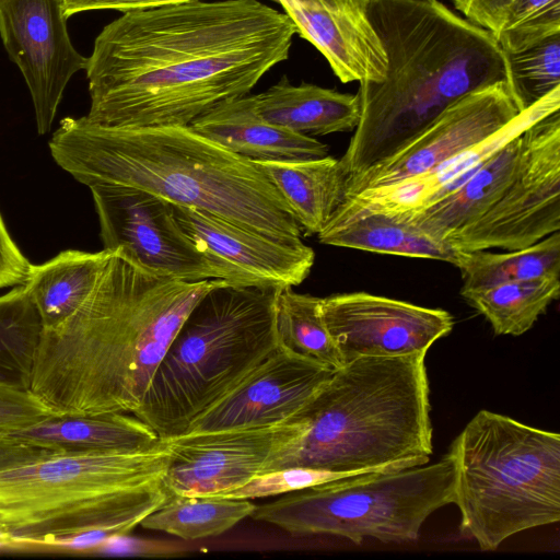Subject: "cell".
<instances>
[{
	"mask_svg": "<svg viewBox=\"0 0 560 560\" xmlns=\"http://www.w3.org/2000/svg\"><path fill=\"white\" fill-rule=\"evenodd\" d=\"M95 555L124 556L141 558H174L185 552L184 547L177 544L132 537L128 534L114 535L106 538L93 550Z\"/></svg>",
	"mask_w": 560,
	"mask_h": 560,
	"instance_id": "cell-36",
	"label": "cell"
},
{
	"mask_svg": "<svg viewBox=\"0 0 560 560\" xmlns=\"http://www.w3.org/2000/svg\"><path fill=\"white\" fill-rule=\"evenodd\" d=\"M459 529L493 551L521 532L560 520V435L480 410L447 452Z\"/></svg>",
	"mask_w": 560,
	"mask_h": 560,
	"instance_id": "cell-8",
	"label": "cell"
},
{
	"mask_svg": "<svg viewBox=\"0 0 560 560\" xmlns=\"http://www.w3.org/2000/svg\"><path fill=\"white\" fill-rule=\"evenodd\" d=\"M194 0H107L102 10H117L127 12L138 9L153 8L166 4L183 3Z\"/></svg>",
	"mask_w": 560,
	"mask_h": 560,
	"instance_id": "cell-40",
	"label": "cell"
},
{
	"mask_svg": "<svg viewBox=\"0 0 560 560\" xmlns=\"http://www.w3.org/2000/svg\"><path fill=\"white\" fill-rule=\"evenodd\" d=\"M425 354L362 357L335 370L292 416L302 431L276 447L259 474L294 466L364 474L429 463Z\"/></svg>",
	"mask_w": 560,
	"mask_h": 560,
	"instance_id": "cell-5",
	"label": "cell"
},
{
	"mask_svg": "<svg viewBox=\"0 0 560 560\" xmlns=\"http://www.w3.org/2000/svg\"><path fill=\"white\" fill-rule=\"evenodd\" d=\"M320 300L280 289L275 314L278 347L338 370L345 363L323 322Z\"/></svg>",
	"mask_w": 560,
	"mask_h": 560,
	"instance_id": "cell-30",
	"label": "cell"
},
{
	"mask_svg": "<svg viewBox=\"0 0 560 560\" xmlns=\"http://www.w3.org/2000/svg\"><path fill=\"white\" fill-rule=\"evenodd\" d=\"M257 505L247 499L190 497L170 493L140 526L186 540L219 536L250 516Z\"/></svg>",
	"mask_w": 560,
	"mask_h": 560,
	"instance_id": "cell-29",
	"label": "cell"
},
{
	"mask_svg": "<svg viewBox=\"0 0 560 560\" xmlns=\"http://www.w3.org/2000/svg\"><path fill=\"white\" fill-rule=\"evenodd\" d=\"M460 294L486 317L495 335L520 336L559 299L560 277L502 283Z\"/></svg>",
	"mask_w": 560,
	"mask_h": 560,
	"instance_id": "cell-28",
	"label": "cell"
},
{
	"mask_svg": "<svg viewBox=\"0 0 560 560\" xmlns=\"http://www.w3.org/2000/svg\"><path fill=\"white\" fill-rule=\"evenodd\" d=\"M560 109V88L518 114L486 140L442 162L432 170L386 186L346 197L327 224L380 212L399 217L412 213L456 191L502 145L542 117Z\"/></svg>",
	"mask_w": 560,
	"mask_h": 560,
	"instance_id": "cell-18",
	"label": "cell"
},
{
	"mask_svg": "<svg viewBox=\"0 0 560 560\" xmlns=\"http://www.w3.org/2000/svg\"><path fill=\"white\" fill-rule=\"evenodd\" d=\"M3 548H8V545H7L5 537L3 536V534L0 530V549H3Z\"/></svg>",
	"mask_w": 560,
	"mask_h": 560,
	"instance_id": "cell-42",
	"label": "cell"
},
{
	"mask_svg": "<svg viewBox=\"0 0 560 560\" xmlns=\"http://www.w3.org/2000/svg\"><path fill=\"white\" fill-rule=\"evenodd\" d=\"M504 55L508 82L521 112L560 88V33Z\"/></svg>",
	"mask_w": 560,
	"mask_h": 560,
	"instance_id": "cell-32",
	"label": "cell"
},
{
	"mask_svg": "<svg viewBox=\"0 0 560 560\" xmlns=\"http://www.w3.org/2000/svg\"><path fill=\"white\" fill-rule=\"evenodd\" d=\"M296 34L328 61L342 83L381 81L387 60L368 0H273Z\"/></svg>",
	"mask_w": 560,
	"mask_h": 560,
	"instance_id": "cell-19",
	"label": "cell"
},
{
	"mask_svg": "<svg viewBox=\"0 0 560 560\" xmlns=\"http://www.w3.org/2000/svg\"><path fill=\"white\" fill-rule=\"evenodd\" d=\"M560 33V0H514L495 36L503 52H515Z\"/></svg>",
	"mask_w": 560,
	"mask_h": 560,
	"instance_id": "cell-33",
	"label": "cell"
},
{
	"mask_svg": "<svg viewBox=\"0 0 560 560\" xmlns=\"http://www.w3.org/2000/svg\"><path fill=\"white\" fill-rule=\"evenodd\" d=\"M523 132L497 150L456 191L420 210L395 218L446 243L453 233L479 219L503 194L523 151Z\"/></svg>",
	"mask_w": 560,
	"mask_h": 560,
	"instance_id": "cell-21",
	"label": "cell"
},
{
	"mask_svg": "<svg viewBox=\"0 0 560 560\" xmlns=\"http://www.w3.org/2000/svg\"><path fill=\"white\" fill-rule=\"evenodd\" d=\"M189 127L228 151L250 161L304 160L328 155L316 138L267 121L255 95L228 98L197 117Z\"/></svg>",
	"mask_w": 560,
	"mask_h": 560,
	"instance_id": "cell-20",
	"label": "cell"
},
{
	"mask_svg": "<svg viewBox=\"0 0 560 560\" xmlns=\"http://www.w3.org/2000/svg\"><path fill=\"white\" fill-rule=\"evenodd\" d=\"M455 467L439 462L350 476L284 494L250 515L291 535L325 534L359 545L415 541L424 521L454 502Z\"/></svg>",
	"mask_w": 560,
	"mask_h": 560,
	"instance_id": "cell-9",
	"label": "cell"
},
{
	"mask_svg": "<svg viewBox=\"0 0 560 560\" xmlns=\"http://www.w3.org/2000/svg\"><path fill=\"white\" fill-rule=\"evenodd\" d=\"M222 281L162 277L114 250L77 311L42 328L27 390L55 417L132 415L189 312Z\"/></svg>",
	"mask_w": 560,
	"mask_h": 560,
	"instance_id": "cell-2",
	"label": "cell"
},
{
	"mask_svg": "<svg viewBox=\"0 0 560 560\" xmlns=\"http://www.w3.org/2000/svg\"><path fill=\"white\" fill-rule=\"evenodd\" d=\"M360 474L332 471L322 468L294 466L258 474L245 485L211 497L228 499H258L303 490L313 486Z\"/></svg>",
	"mask_w": 560,
	"mask_h": 560,
	"instance_id": "cell-34",
	"label": "cell"
},
{
	"mask_svg": "<svg viewBox=\"0 0 560 560\" xmlns=\"http://www.w3.org/2000/svg\"><path fill=\"white\" fill-rule=\"evenodd\" d=\"M387 67L360 83V117L340 159L348 176L395 154L465 95L508 81L505 55L487 30L439 0H368Z\"/></svg>",
	"mask_w": 560,
	"mask_h": 560,
	"instance_id": "cell-3",
	"label": "cell"
},
{
	"mask_svg": "<svg viewBox=\"0 0 560 560\" xmlns=\"http://www.w3.org/2000/svg\"><path fill=\"white\" fill-rule=\"evenodd\" d=\"M0 383H12V384H16V383H13L8 376H5L3 373L0 372ZM19 385V384H18Z\"/></svg>",
	"mask_w": 560,
	"mask_h": 560,
	"instance_id": "cell-43",
	"label": "cell"
},
{
	"mask_svg": "<svg viewBox=\"0 0 560 560\" xmlns=\"http://www.w3.org/2000/svg\"><path fill=\"white\" fill-rule=\"evenodd\" d=\"M114 252H60L51 259L33 265L24 283L38 313L42 328L52 327L86 300L94 290Z\"/></svg>",
	"mask_w": 560,
	"mask_h": 560,
	"instance_id": "cell-25",
	"label": "cell"
},
{
	"mask_svg": "<svg viewBox=\"0 0 560 560\" xmlns=\"http://www.w3.org/2000/svg\"><path fill=\"white\" fill-rule=\"evenodd\" d=\"M255 102L267 121L307 136L354 130L360 117L358 94L305 82L293 85L285 75L256 94Z\"/></svg>",
	"mask_w": 560,
	"mask_h": 560,
	"instance_id": "cell-24",
	"label": "cell"
},
{
	"mask_svg": "<svg viewBox=\"0 0 560 560\" xmlns=\"http://www.w3.org/2000/svg\"><path fill=\"white\" fill-rule=\"evenodd\" d=\"M48 147L57 165L89 188L135 187L275 238L302 236L281 194L250 160L189 126L117 128L66 117Z\"/></svg>",
	"mask_w": 560,
	"mask_h": 560,
	"instance_id": "cell-4",
	"label": "cell"
},
{
	"mask_svg": "<svg viewBox=\"0 0 560 560\" xmlns=\"http://www.w3.org/2000/svg\"><path fill=\"white\" fill-rule=\"evenodd\" d=\"M319 312L345 364L362 357L428 352L454 327V318L445 310L368 292L324 298Z\"/></svg>",
	"mask_w": 560,
	"mask_h": 560,
	"instance_id": "cell-13",
	"label": "cell"
},
{
	"mask_svg": "<svg viewBox=\"0 0 560 560\" xmlns=\"http://www.w3.org/2000/svg\"><path fill=\"white\" fill-rule=\"evenodd\" d=\"M67 19L62 0H0V36L28 88L39 135L50 131L65 89L88 66Z\"/></svg>",
	"mask_w": 560,
	"mask_h": 560,
	"instance_id": "cell-12",
	"label": "cell"
},
{
	"mask_svg": "<svg viewBox=\"0 0 560 560\" xmlns=\"http://www.w3.org/2000/svg\"><path fill=\"white\" fill-rule=\"evenodd\" d=\"M106 1L107 0H62L67 18L83 11L102 10Z\"/></svg>",
	"mask_w": 560,
	"mask_h": 560,
	"instance_id": "cell-41",
	"label": "cell"
},
{
	"mask_svg": "<svg viewBox=\"0 0 560 560\" xmlns=\"http://www.w3.org/2000/svg\"><path fill=\"white\" fill-rule=\"evenodd\" d=\"M320 243L338 247L410 258L456 264L458 252L411 223L380 212L363 213L337 224H327L318 234Z\"/></svg>",
	"mask_w": 560,
	"mask_h": 560,
	"instance_id": "cell-26",
	"label": "cell"
},
{
	"mask_svg": "<svg viewBox=\"0 0 560 560\" xmlns=\"http://www.w3.org/2000/svg\"><path fill=\"white\" fill-rule=\"evenodd\" d=\"M514 0H452L466 20L489 31L499 33L508 9Z\"/></svg>",
	"mask_w": 560,
	"mask_h": 560,
	"instance_id": "cell-38",
	"label": "cell"
},
{
	"mask_svg": "<svg viewBox=\"0 0 560 560\" xmlns=\"http://www.w3.org/2000/svg\"><path fill=\"white\" fill-rule=\"evenodd\" d=\"M335 370L278 349L197 416L184 434L281 423L298 412Z\"/></svg>",
	"mask_w": 560,
	"mask_h": 560,
	"instance_id": "cell-17",
	"label": "cell"
},
{
	"mask_svg": "<svg viewBox=\"0 0 560 560\" xmlns=\"http://www.w3.org/2000/svg\"><path fill=\"white\" fill-rule=\"evenodd\" d=\"M290 19L259 0H194L124 12L97 35L85 68V117L117 128L189 126L248 94L288 59Z\"/></svg>",
	"mask_w": 560,
	"mask_h": 560,
	"instance_id": "cell-1",
	"label": "cell"
},
{
	"mask_svg": "<svg viewBox=\"0 0 560 560\" xmlns=\"http://www.w3.org/2000/svg\"><path fill=\"white\" fill-rule=\"evenodd\" d=\"M301 431V423L291 417L272 425L167 439L171 456L163 486L168 493L190 497H211L234 490L258 475L273 450Z\"/></svg>",
	"mask_w": 560,
	"mask_h": 560,
	"instance_id": "cell-15",
	"label": "cell"
},
{
	"mask_svg": "<svg viewBox=\"0 0 560 560\" xmlns=\"http://www.w3.org/2000/svg\"><path fill=\"white\" fill-rule=\"evenodd\" d=\"M174 213L185 233L231 283L293 288L307 278L314 265L315 253L302 238H275L175 203Z\"/></svg>",
	"mask_w": 560,
	"mask_h": 560,
	"instance_id": "cell-16",
	"label": "cell"
},
{
	"mask_svg": "<svg viewBox=\"0 0 560 560\" xmlns=\"http://www.w3.org/2000/svg\"><path fill=\"white\" fill-rule=\"evenodd\" d=\"M521 113L508 81L480 88L450 106L395 154L348 176L345 198L423 174L486 140Z\"/></svg>",
	"mask_w": 560,
	"mask_h": 560,
	"instance_id": "cell-14",
	"label": "cell"
},
{
	"mask_svg": "<svg viewBox=\"0 0 560 560\" xmlns=\"http://www.w3.org/2000/svg\"><path fill=\"white\" fill-rule=\"evenodd\" d=\"M282 288L226 280L189 312L133 416L162 440L233 389L278 349L276 303Z\"/></svg>",
	"mask_w": 560,
	"mask_h": 560,
	"instance_id": "cell-7",
	"label": "cell"
},
{
	"mask_svg": "<svg viewBox=\"0 0 560 560\" xmlns=\"http://www.w3.org/2000/svg\"><path fill=\"white\" fill-rule=\"evenodd\" d=\"M54 416L25 387L0 383V438Z\"/></svg>",
	"mask_w": 560,
	"mask_h": 560,
	"instance_id": "cell-35",
	"label": "cell"
},
{
	"mask_svg": "<svg viewBox=\"0 0 560 560\" xmlns=\"http://www.w3.org/2000/svg\"><path fill=\"white\" fill-rule=\"evenodd\" d=\"M456 267L460 270V292L485 289L502 283L560 277V232L539 242L506 253L488 249L458 252Z\"/></svg>",
	"mask_w": 560,
	"mask_h": 560,
	"instance_id": "cell-27",
	"label": "cell"
},
{
	"mask_svg": "<svg viewBox=\"0 0 560 560\" xmlns=\"http://www.w3.org/2000/svg\"><path fill=\"white\" fill-rule=\"evenodd\" d=\"M8 436L55 451L143 452L163 443L149 424L131 413L51 416Z\"/></svg>",
	"mask_w": 560,
	"mask_h": 560,
	"instance_id": "cell-22",
	"label": "cell"
},
{
	"mask_svg": "<svg viewBox=\"0 0 560 560\" xmlns=\"http://www.w3.org/2000/svg\"><path fill=\"white\" fill-rule=\"evenodd\" d=\"M51 451L55 450L34 446L10 438H0V467L31 460Z\"/></svg>",
	"mask_w": 560,
	"mask_h": 560,
	"instance_id": "cell-39",
	"label": "cell"
},
{
	"mask_svg": "<svg viewBox=\"0 0 560 560\" xmlns=\"http://www.w3.org/2000/svg\"><path fill=\"white\" fill-rule=\"evenodd\" d=\"M515 174L499 199L447 240L457 252L528 247L560 231V109L523 132Z\"/></svg>",
	"mask_w": 560,
	"mask_h": 560,
	"instance_id": "cell-10",
	"label": "cell"
},
{
	"mask_svg": "<svg viewBox=\"0 0 560 560\" xmlns=\"http://www.w3.org/2000/svg\"><path fill=\"white\" fill-rule=\"evenodd\" d=\"M32 266L11 237L0 213V289L26 283Z\"/></svg>",
	"mask_w": 560,
	"mask_h": 560,
	"instance_id": "cell-37",
	"label": "cell"
},
{
	"mask_svg": "<svg viewBox=\"0 0 560 560\" xmlns=\"http://www.w3.org/2000/svg\"><path fill=\"white\" fill-rule=\"evenodd\" d=\"M252 162L281 194L306 235L318 234L345 199L347 174L330 155Z\"/></svg>",
	"mask_w": 560,
	"mask_h": 560,
	"instance_id": "cell-23",
	"label": "cell"
},
{
	"mask_svg": "<svg viewBox=\"0 0 560 560\" xmlns=\"http://www.w3.org/2000/svg\"><path fill=\"white\" fill-rule=\"evenodd\" d=\"M90 190L104 249H118L166 278L223 279L179 225L172 201L129 186L95 185Z\"/></svg>",
	"mask_w": 560,
	"mask_h": 560,
	"instance_id": "cell-11",
	"label": "cell"
},
{
	"mask_svg": "<svg viewBox=\"0 0 560 560\" xmlns=\"http://www.w3.org/2000/svg\"><path fill=\"white\" fill-rule=\"evenodd\" d=\"M40 330L38 313L24 284L0 295V372L25 388Z\"/></svg>",
	"mask_w": 560,
	"mask_h": 560,
	"instance_id": "cell-31",
	"label": "cell"
},
{
	"mask_svg": "<svg viewBox=\"0 0 560 560\" xmlns=\"http://www.w3.org/2000/svg\"><path fill=\"white\" fill-rule=\"evenodd\" d=\"M165 440L143 452L51 451L0 467L8 548H60L71 538L129 534L168 497Z\"/></svg>",
	"mask_w": 560,
	"mask_h": 560,
	"instance_id": "cell-6",
	"label": "cell"
}]
</instances>
